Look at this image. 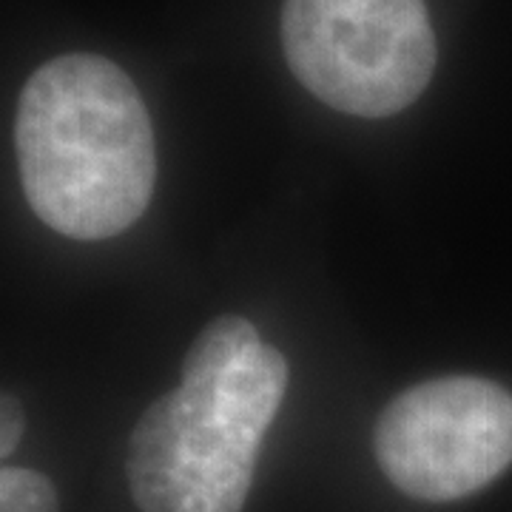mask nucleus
Instances as JSON below:
<instances>
[{"instance_id": "nucleus-3", "label": "nucleus", "mask_w": 512, "mask_h": 512, "mask_svg": "<svg viewBox=\"0 0 512 512\" xmlns=\"http://www.w3.org/2000/svg\"><path fill=\"white\" fill-rule=\"evenodd\" d=\"M373 450L404 495L430 504L467 498L512 464V396L478 376L416 384L382 410Z\"/></svg>"}, {"instance_id": "nucleus-5", "label": "nucleus", "mask_w": 512, "mask_h": 512, "mask_svg": "<svg viewBox=\"0 0 512 512\" xmlns=\"http://www.w3.org/2000/svg\"><path fill=\"white\" fill-rule=\"evenodd\" d=\"M180 387L220 404L265 436L288 390V362L259 339L248 319L220 316L185 353Z\"/></svg>"}, {"instance_id": "nucleus-6", "label": "nucleus", "mask_w": 512, "mask_h": 512, "mask_svg": "<svg viewBox=\"0 0 512 512\" xmlns=\"http://www.w3.org/2000/svg\"><path fill=\"white\" fill-rule=\"evenodd\" d=\"M0 512H57L52 481L35 470L6 464L0 473Z\"/></svg>"}, {"instance_id": "nucleus-2", "label": "nucleus", "mask_w": 512, "mask_h": 512, "mask_svg": "<svg viewBox=\"0 0 512 512\" xmlns=\"http://www.w3.org/2000/svg\"><path fill=\"white\" fill-rule=\"evenodd\" d=\"M282 46L296 80L353 117L407 109L439 60L424 0H285Z\"/></svg>"}, {"instance_id": "nucleus-7", "label": "nucleus", "mask_w": 512, "mask_h": 512, "mask_svg": "<svg viewBox=\"0 0 512 512\" xmlns=\"http://www.w3.org/2000/svg\"><path fill=\"white\" fill-rule=\"evenodd\" d=\"M20 436H23V407L12 393H3V410H0V450H3V458L15 453Z\"/></svg>"}, {"instance_id": "nucleus-1", "label": "nucleus", "mask_w": 512, "mask_h": 512, "mask_svg": "<svg viewBox=\"0 0 512 512\" xmlns=\"http://www.w3.org/2000/svg\"><path fill=\"white\" fill-rule=\"evenodd\" d=\"M23 194L63 237L97 242L146 214L157 183L154 128L140 89L109 57L43 63L15 114Z\"/></svg>"}, {"instance_id": "nucleus-4", "label": "nucleus", "mask_w": 512, "mask_h": 512, "mask_svg": "<svg viewBox=\"0 0 512 512\" xmlns=\"http://www.w3.org/2000/svg\"><path fill=\"white\" fill-rule=\"evenodd\" d=\"M262 433L185 387L160 396L128 436L126 476L140 512H242Z\"/></svg>"}]
</instances>
